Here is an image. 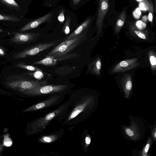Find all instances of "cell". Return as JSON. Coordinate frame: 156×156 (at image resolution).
<instances>
[{"label":"cell","mask_w":156,"mask_h":156,"mask_svg":"<svg viewBox=\"0 0 156 156\" xmlns=\"http://www.w3.org/2000/svg\"><path fill=\"white\" fill-rule=\"evenodd\" d=\"M109 6L108 0H99L96 23L98 29V34L101 31L104 18L109 9Z\"/></svg>","instance_id":"cell-9"},{"label":"cell","mask_w":156,"mask_h":156,"mask_svg":"<svg viewBox=\"0 0 156 156\" xmlns=\"http://www.w3.org/2000/svg\"><path fill=\"white\" fill-rule=\"evenodd\" d=\"M14 36L11 41L19 44H25L36 41L39 36V33H13Z\"/></svg>","instance_id":"cell-8"},{"label":"cell","mask_w":156,"mask_h":156,"mask_svg":"<svg viewBox=\"0 0 156 156\" xmlns=\"http://www.w3.org/2000/svg\"><path fill=\"white\" fill-rule=\"evenodd\" d=\"M101 68V63L99 58L94 60L89 66V69L92 73L99 75Z\"/></svg>","instance_id":"cell-16"},{"label":"cell","mask_w":156,"mask_h":156,"mask_svg":"<svg viewBox=\"0 0 156 156\" xmlns=\"http://www.w3.org/2000/svg\"><path fill=\"white\" fill-rule=\"evenodd\" d=\"M85 38V35L82 34L75 38L64 41L55 47L46 56H61L69 53L80 45Z\"/></svg>","instance_id":"cell-2"},{"label":"cell","mask_w":156,"mask_h":156,"mask_svg":"<svg viewBox=\"0 0 156 156\" xmlns=\"http://www.w3.org/2000/svg\"><path fill=\"white\" fill-rule=\"evenodd\" d=\"M62 98L58 95H53L42 102L24 109L20 113L35 111L55 105L62 100Z\"/></svg>","instance_id":"cell-6"},{"label":"cell","mask_w":156,"mask_h":156,"mask_svg":"<svg viewBox=\"0 0 156 156\" xmlns=\"http://www.w3.org/2000/svg\"><path fill=\"white\" fill-rule=\"evenodd\" d=\"M64 10H62L58 16V20L61 23H63L65 20V17H64Z\"/></svg>","instance_id":"cell-28"},{"label":"cell","mask_w":156,"mask_h":156,"mask_svg":"<svg viewBox=\"0 0 156 156\" xmlns=\"http://www.w3.org/2000/svg\"><path fill=\"white\" fill-rule=\"evenodd\" d=\"M3 31V30L0 29V32H2Z\"/></svg>","instance_id":"cell-36"},{"label":"cell","mask_w":156,"mask_h":156,"mask_svg":"<svg viewBox=\"0 0 156 156\" xmlns=\"http://www.w3.org/2000/svg\"><path fill=\"white\" fill-rule=\"evenodd\" d=\"M6 84L10 88L22 93L25 91L47 84V82L45 80L23 79L8 82Z\"/></svg>","instance_id":"cell-4"},{"label":"cell","mask_w":156,"mask_h":156,"mask_svg":"<svg viewBox=\"0 0 156 156\" xmlns=\"http://www.w3.org/2000/svg\"><path fill=\"white\" fill-rule=\"evenodd\" d=\"M81 1V0H73V3L74 5H77Z\"/></svg>","instance_id":"cell-34"},{"label":"cell","mask_w":156,"mask_h":156,"mask_svg":"<svg viewBox=\"0 0 156 156\" xmlns=\"http://www.w3.org/2000/svg\"><path fill=\"white\" fill-rule=\"evenodd\" d=\"M126 18V12L123 10L119 15L115 26V32H119L123 26Z\"/></svg>","instance_id":"cell-15"},{"label":"cell","mask_w":156,"mask_h":156,"mask_svg":"<svg viewBox=\"0 0 156 156\" xmlns=\"http://www.w3.org/2000/svg\"><path fill=\"white\" fill-rule=\"evenodd\" d=\"M3 145L7 147L11 146L12 144V141L8 133L4 134L3 136Z\"/></svg>","instance_id":"cell-23"},{"label":"cell","mask_w":156,"mask_h":156,"mask_svg":"<svg viewBox=\"0 0 156 156\" xmlns=\"http://www.w3.org/2000/svg\"><path fill=\"white\" fill-rule=\"evenodd\" d=\"M138 59L133 58L122 61L114 67L112 72L114 73L123 72L135 68L140 64L137 62Z\"/></svg>","instance_id":"cell-10"},{"label":"cell","mask_w":156,"mask_h":156,"mask_svg":"<svg viewBox=\"0 0 156 156\" xmlns=\"http://www.w3.org/2000/svg\"><path fill=\"white\" fill-rule=\"evenodd\" d=\"M122 89L125 93L126 97L129 95L132 87V80L129 74H125L121 80Z\"/></svg>","instance_id":"cell-12"},{"label":"cell","mask_w":156,"mask_h":156,"mask_svg":"<svg viewBox=\"0 0 156 156\" xmlns=\"http://www.w3.org/2000/svg\"><path fill=\"white\" fill-rule=\"evenodd\" d=\"M6 5L18 8L19 5L14 0H1Z\"/></svg>","instance_id":"cell-27"},{"label":"cell","mask_w":156,"mask_h":156,"mask_svg":"<svg viewBox=\"0 0 156 156\" xmlns=\"http://www.w3.org/2000/svg\"><path fill=\"white\" fill-rule=\"evenodd\" d=\"M5 54L4 50L1 48L0 47V56H3Z\"/></svg>","instance_id":"cell-32"},{"label":"cell","mask_w":156,"mask_h":156,"mask_svg":"<svg viewBox=\"0 0 156 156\" xmlns=\"http://www.w3.org/2000/svg\"><path fill=\"white\" fill-rule=\"evenodd\" d=\"M68 104V101L64 104L57 110L45 115L31 123L28 132L30 134L37 133L41 132L46 126L55 117L60 116L64 112Z\"/></svg>","instance_id":"cell-1"},{"label":"cell","mask_w":156,"mask_h":156,"mask_svg":"<svg viewBox=\"0 0 156 156\" xmlns=\"http://www.w3.org/2000/svg\"><path fill=\"white\" fill-rule=\"evenodd\" d=\"M70 23V19L69 17H68L67 18L66 21L62 29L63 32H64L66 34H68L69 32V26Z\"/></svg>","instance_id":"cell-26"},{"label":"cell","mask_w":156,"mask_h":156,"mask_svg":"<svg viewBox=\"0 0 156 156\" xmlns=\"http://www.w3.org/2000/svg\"><path fill=\"white\" fill-rule=\"evenodd\" d=\"M0 20L16 22L20 21V19L14 16L0 14Z\"/></svg>","instance_id":"cell-22"},{"label":"cell","mask_w":156,"mask_h":156,"mask_svg":"<svg viewBox=\"0 0 156 156\" xmlns=\"http://www.w3.org/2000/svg\"><path fill=\"white\" fill-rule=\"evenodd\" d=\"M124 130L127 135L132 139L136 140L140 136L139 129L134 122L132 123L129 127H125Z\"/></svg>","instance_id":"cell-13"},{"label":"cell","mask_w":156,"mask_h":156,"mask_svg":"<svg viewBox=\"0 0 156 156\" xmlns=\"http://www.w3.org/2000/svg\"></svg>","instance_id":"cell-37"},{"label":"cell","mask_w":156,"mask_h":156,"mask_svg":"<svg viewBox=\"0 0 156 156\" xmlns=\"http://www.w3.org/2000/svg\"><path fill=\"white\" fill-rule=\"evenodd\" d=\"M130 31L132 33L134 34L139 37L143 39H146L147 37L145 33L144 32L138 30V29L134 25H131L130 27Z\"/></svg>","instance_id":"cell-18"},{"label":"cell","mask_w":156,"mask_h":156,"mask_svg":"<svg viewBox=\"0 0 156 156\" xmlns=\"http://www.w3.org/2000/svg\"><path fill=\"white\" fill-rule=\"evenodd\" d=\"M79 54L76 53H69L61 56H46L44 58L35 62L34 64L41 65L45 66H54L58 62L67 59L74 58L78 57Z\"/></svg>","instance_id":"cell-7"},{"label":"cell","mask_w":156,"mask_h":156,"mask_svg":"<svg viewBox=\"0 0 156 156\" xmlns=\"http://www.w3.org/2000/svg\"><path fill=\"white\" fill-rule=\"evenodd\" d=\"M136 25L137 27L139 28V29H140L144 28L145 27L144 26V25L146 26L145 24L140 21L137 22Z\"/></svg>","instance_id":"cell-29"},{"label":"cell","mask_w":156,"mask_h":156,"mask_svg":"<svg viewBox=\"0 0 156 156\" xmlns=\"http://www.w3.org/2000/svg\"><path fill=\"white\" fill-rule=\"evenodd\" d=\"M152 143V141L151 138L150 137L148 140L147 144L144 147L142 152V156H148L147 154V153L150 148V146Z\"/></svg>","instance_id":"cell-24"},{"label":"cell","mask_w":156,"mask_h":156,"mask_svg":"<svg viewBox=\"0 0 156 156\" xmlns=\"http://www.w3.org/2000/svg\"><path fill=\"white\" fill-rule=\"evenodd\" d=\"M32 75L36 79L38 80H41L44 76V74L42 70L37 71L32 73Z\"/></svg>","instance_id":"cell-25"},{"label":"cell","mask_w":156,"mask_h":156,"mask_svg":"<svg viewBox=\"0 0 156 156\" xmlns=\"http://www.w3.org/2000/svg\"><path fill=\"white\" fill-rule=\"evenodd\" d=\"M136 1L142 2L144 7H146L147 9L150 12L153 13L154 12L153 5L151 0H136Z\"/></svg>","instance_id":"cell-20"},{"label":"cell","mask_w":156,"mask_h":156,"mask_svg":"<svg viewBox=\"0 0 156 156\" xmlns=\"http://www.w3.org/2000/svg\"><path fill=\"white\" fill-rule=\"evenodd\" d=\"M16 66L19 68H22L30 71H37L42 70L41 69H39L36 67L28 65L23 64L22 63H19L16 65Z\"/></svg>","instance_id":"cell-19"},{"label":"cell","mask_w":156,"mask_h":156,"mask_svg":"<svg viewBox=\"0 0 156 156\" xmlns=\"http://www.w3.org/2000/svg\"><path fill=\"white\" fill-rule=\"evenodd\" d=\"M149 59L152 69L155 70L156 67V58L155 54L152 51L149 53Z\"/></svg>","instance_id":"cell-21"},{"label":"cell","mask_w":156,"mask_h":156,"mask_svg":"<svg viewBox=\"0 0 156 156\" xmlns=\"http://www.w3.org/2000/svg\"><path fill=\"white\" fill-rule=\"evenodd\" d=\"M148 18L149 21L151 22H152L153 18V15L152 13L151 12H149L148 15Z\"/></svg>","instance_id":"cell-33"},{"label":"cell","mask_w":156,"mask_h":156,"mask_svg":"<svg viewBox=\"0 0 156 156\" xmlns=\"http://www.w3.org/2000/svg\"><path fill=\"white\" fill-rule=\"evenodd\" d=\"M85 143L86 146H88L90 143L91 139L89 136H87L85 139Z\"/></svg>","instance_id":"cell-30"},{"label":"cell","mask_w":156,"mask_h":156,"mask_svg":"<svg viewBox=\"0 0 156 156\" xmlns=\"http://www.w3.org/2000/svg\"><path fill=\"white\" fill-rule=\"evenodd\" d=\"M3 147L1 144H0V154L1 153L2 151Z\"/></svg>","instance_id":"cell-35"},{"label":"cell","mask_w":156,"mask_h":156,"mask_svg":"<svg viewBox=\"0 0 156 156\" xmlns=\"http://www.w3.org/2000/svg\"><path fill=\"white\" fill-rule=\"evenodd\" d=\"M59 137V136L57 134H52L48 136H42L39 141L44 143H50L55 141Z\"/></svg>","instance_id":"cell-17"},{"label":"cell","mask_w":156,"mask_h":156,"mask_svg":"<svg viewBox=\"0 0 156 156\" xmlns=\"http://www.w3.org/2000/svg\"><path fill=\"white\" fill-rule=\"evenodd\" d=\"M152 136L155 141H156V129L155 126H154V128L152 131Z\"/></svg>","instance_id":"cell-31"},{"label":"cell","mask_w":156,"mask_h":156,"mask_svg":"<svg viewBox=\"0 0 156 156\" xmlns=\"http://www.w3.org/2000/svg\"><path fill=\"white\" fill-rule=\"evenodd\" d=\"M68 87L67 85L46 84L25 91L22 93L28 96H40L62 93L66 90Z\"/></svg>","instance_id":"cell-3"},{"label":"cell","mask_w":156,"mask_h":156,"mask_svg":"<svg viewBox=\"0 0 156 156\" xmlns=\"http://www.w3.org/2000/svg\"><path fill=\"white\" fill-rule=\"evenodd\" d=\"M52 12H49L38 18L30 22L20 29V32H23L38 27L39 25L47 21L51 17Z\"/></svg>","instance_id":"cell-11"},{"label":"cell","mask_w":156,"mask_h":156,"mask_svg":"<svg viewBox=\"0 0 156 156\" xmlns=\"http://www.w3.org/2000/svg\"><path fill=\"white\" fill-rule=\"evenodd\" d=\"M60 40H57L49 42L39 43L32 46L24 50L14 54V58H21L35 55L38 53L48 49L58 44Z\"/></svg>","instance_id":"cell-5"},{"label":"cell","mask_w":156,"mask_h":156,"mask_svg":"<svg viewBox=\"0 0 156 156\" xmlns=\"http://www.w3.org/2000/svg\"><path fill=\"white\" fill-rule=\"evenodd\" d=\"M90 22V20H87L85 21L80 25L75 30L71 33L66 38L67 40H70L75 38L82 33L88 25Z\"/></svg>","instance_id":"cell-14"}]
</instances>
